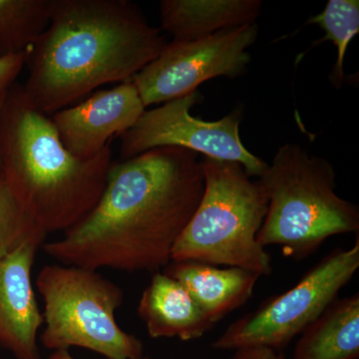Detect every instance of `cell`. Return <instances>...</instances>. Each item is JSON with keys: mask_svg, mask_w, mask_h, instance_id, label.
I'll use <instances>...</instances> for the list:
<instances>
[{"mask_svg": "<svg viewBox=\"0 0 359 359\" xmlns=\"http://www.w3.org/2000/svg\"><path fill=\"white\" fill-rule=\"evenodd\" d=\"M204 189L202 163L187 149L156 148L113 162L93 209L42 250L68 266L160 271Z\"/></svg>", "mask_w": 359, "mask_h": 359, "instance_id": "cell-1", "label": "cell"}, {"mask_svg": "<svg viewBox=\"0 0 359 359\" xmlns=\"http://www.w3.org/2000/svg\"><path fill=\"white\" fill-rule=\"evenodd\" d=\"M167 42L128 0H52L50 21L27 52L22 86L49 115L104 84L130 81Z\"/></svg>", "mask_w": 359, "mask_h": 359, "instance_id": "cell-2", "label": "cell"}, {"mask_svg": "<svg viewBox=\"0 0 359 359\" xmlns=\"http://www.w3.org/2000/svg\"><path fill=\"white\" fill-rule=\"evenodd\" d=\"M0 164L15 197L48 235L69 230L93 209L113 161L109 146L91 159L71 154L49 115L14 84L0 109Z\"/></svg>", "mask_w": 359, "mask_h": 359, "instance_id": "cell-3", "label": "cell"}, {"mask_svg": "<svg viewBox=\"0 0 359 359\" xmlns=\"http://www.w3.org/2000/svg\"><path fill=\"white\" fill-rule=\"evenodd\" d=\"M257 182L268 198L257 233L262 247L280 245L285 256L302 261L328 238L358 233V207L335 193L332 163L302 146H280Z\"/></svg>", "mask_w": 359, "mask_h": 359, "instance_id": "cell-4", "label": "cell"}, {"mask_svg": "<svg viewBox=\"0 0 359 359\" xmlns=\"http://www.w3.org/2000/svg\"><path fill=\"white\" fill-rule=\"evenodd\" d=\"M201 163L204 193L174 245L171 262H200L271 275V255L257 242L268 212L263 187L238 163L205 157Z\"/></svg>", "mask_w": 359, "mask_h": 359, "instance_id": "cell-5", "label": "cell"}, {"mask_svg": "<svg viewBox=\"0 0 359 359\" xmlns=\"http://www.w3.org/2000/svg\"><path fill=\"white\" fill-rule=\"evenodd\" d=\"M35 285L44 302L40 340L45 348L81 347L108 359L143 356L141 340L116 320L124 292L95 269L47 264L40 269Z\"/></svg>", "mask_w": 359, "mask_h": 359, "instance_id": "cell-6", "label": "cell"}, {"mask_svg": "<svg viewBox=\"0 0 359 359\" xmlns=\"http://www.w3.org/2000/svg\"><path fill=\"white\" fill-rule=\"evenodd\" d=\"M358 268V238L349 249L330 252L292 289L233 321L212 342V348L237 351L262 346L282 351L337 299Z\"/></svg>", "mask_w": 359, "mask_h": 359, "instance_id": "cell-7", "label": "cell"}, {"mask_svg": "<svg viewBox=\"0 0 359 359\" xmlns=\"http://www.w3.org/2000/svg\"><path fill=\"white\" fill-rule=\"evenodd\" d=\"M202 100L197 90L146 110L131 129L119 136L120 161L156 148L178 147L205 158L238 163L250 178H259L269 164L250 153L241 140V111L217 121H205L191 115V108Z\"/></svg>", "mask_w": 359, "mask_h": 359, "instance_id": "cell-8", "label": "cell"}, {"mask_svg": "<svg viewBox=\"0 0 359 359\" xmlns=\"http://www.w3.org/2000/svg\"><path fill=\"white\" fill-rule=\"evenodd\" d=\"M257 36L259 26L254 23L193 41L170 42L130 81L138 89L146 108L181 98L212 78L244 75L250 62L248 49Z\"/></svg>", "mask_w": 359, "mask_h": 359, "instance_id": "cell-9", "label": "cell"}, {"mask_svg": "<svg viewBox=\"0 0 359 359\" xmlns=\"http://www.w3.org/2000/svg\"><path fill=\"white\" fill-rule=\"evenodd\" d=\"M147 110L133 82L99 90L83 102L54 113L51 118L66 149L80 159H91L121 136Z\"/></svg>", "mask_w": 359, "mask_h": 359, "instance_id": "cell-10", "label": "cell"}, {"mask_svg": "<svg viewBox=\"0 0 359 359\" xmlns=\"http://www.w3.org/2000/svg\"><path fill=\"white\" fill-rule=\"evenodd\" d=\"M39 248L29 243L0 259V346L16 359H40L37 339L44 320L32 283Z\"/></svg>", "mask_w": 359, "mask_h": 359, "instance_id": "cell-11", "label": "cell"}, {"mask_svg": "<svg viewBox=\"0 0 359 359\" xmlns=\"http://www.w3.org/2000/svg\"><path fill=\"white\" fill-rule=\"evenodd\" d=\"M137 311L152 339L176 337L190 341L215 325L184 285L161 271L153 273Z\"/></svg>", "mask_w": 359, "mask_h": 359, "instance_id": "cell-12", "label": "cell"}, {"mask_svg": "<svg viewBox=\"0 0 359 359\" xmlns=\"http://www.w3.org/2000/svg\"><path fill=\"white\" fill-rule=\"evenodd\" d=\"M165 273L184 285L215 325L249 301L261 278L245 269L193 261L172 262Z\"/></svg>", "mask_w": 359, "mask_h": 359, "instance_id": "cell-13", "label": "cell"}, {"mask_svg": "<svg viewBox=\"0 0 359 359\" xmlns=\"http://www.w3.org/2000/svg\"><path fill=\"white\" fill-rule=\"evenodd\" d=\"M262 6L261 0H163L161 25L173 36L172 41H193L254 25Z\"/></svg>", "mask_w": 359, "mask_h": 359, "instance_id": "cell-14", "label": "cell"}, {"mask_svg": "<svg viewBox=\"0 0 359 359\" xmlns=\"http://www.w3.org/2000/svg\"><path fill=\"white\" fill-rule=\"evenodd\" d=\"M359 294L337 299L301 334L294 359H358Z\"/></svg>", "mask_w": 359, "mask_h": 359, "instance_id": "cell-15", "label": "cell"}, {"mask_svg": "<svg viewBox=\"0 0 359 359\" xmlns=\"http://www.w3.org/2000/svg\"><path fill=\"white\" fill-rule=\"evenodd\" d=\"M52 0H0V58L32 48L50 21Z\"/></svg>", "mask_w": 359, "mask_h": 359, "instance_id": "cell-16", "label": "cell"}, {"mask_svg": "<svg viewBox=\"0 0 359 359\" xmlns=\"http://www.w3.org/2000/svg\"><path fill=\"white\" fill-rule=\"evenodd\" d=\"M309 25L320 26L325 32V37L316 42H334L337 47V62L334 66L330 81L340 88L344 76V59L351 40L359 33L358 0H328L325 8L308 21Z\"/></svg>", "mask_w": 359, "mask_h": 359, "instance_id": "cell-17", "label": "cell"}, {"mask_svg": "<svg viewBox=\"0 0 359 359\" xmlns=\"http://www.w3.org/2000/svg\"><path fill=\"white\" fill-rule=\"evenodd\" d=\"M47 233L26 212L0 171V259L21 245H42Z\"/></svg>", "mask_w": 359, "mask_h": 359, "instance_id": "cell-18", "label": "cell"}, {"mask_svg": "<svg viewBox=\"0 0 359 359\" xmlns=\"http://www.w3.org/2000/svg\"><path fill=\"white\" fill-rule=\"evenodd\" d=\"M27 52L0 58V100L15 83L16 78L25 66Z\"/></svg>", "mask_w": 359, "mask_h": 359, "instance_id": "cell-19", "label": "cell"}, {"mask_svg": "<svg viewBox=\"0 0 359 359\" xmlns=\"http://www.w3.org/2000/svg\"><path fill=\"white\" fill-rule=\"evenodd\" d=\"M231 359H285L282 351L269 347H245L235 351Z\"/></svg>", "mask_w": 359, "mask_h": 359, "instance_id": "cell-20", "label": "cell"}, {"mask_svg": "<svg viewBox=\"0 0 359 359\" xmlns=\"http://www.w3.org/2000/svg\"><path fill=\"white\" fill-rule=\"evenodd\" d=\"M48 359H75L73 358L72 355H71L69 351H53V353L51 354L50 356H49ZM137 359H151L149 358H144V356H142L140 358Z\"/></svg>", "mask_w": 359, "mask_h": 359, "instance_id": "cell-21", "label": "cell"}, {"mask_svg": "<svg viewBox=\"0 0 359 359\" xmlns=\"http://www.w3.org/2000/svg\"><path fill=\"white\" fill-rule=\"evenodd\" d=\"M6 97V96H4ZM4 98L1 99V100H0V109H1V105H2V101H4ZM0 171H1V164H0Z\"/></svg>", "mask_w": 359, "mask_h": 359, "instance_id": "cell-22", "label": "cell"}]
</instances>
